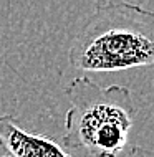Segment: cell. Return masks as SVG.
I'll list each match as a JSON object with an SVG mask.
<instances>
[{
  "label": "cell",
  "instance_id": "obj_5",
  "mask_svg": "<svg viewBox=\"0 0 154 157\" xmlns=\"http://www.w3.org/2000/svg\"><path fill=\"white\" fill-rule=\"evenodd\" d=\"M0 157H3V154H2V152H0Z\"/></svg>",
  "mask_w": 154,
  "mask_h": 157
},
{
  "label": "cell",
  "instance_id": "obj_3",
  "mask_svg": "<svg viewBox=\"0 0 154 157\" xmlns=\"http://www.w3.org/2000/svg\"><path fill=\"white\" fill-rule=\"evenodd\" d=\"M0 152L3 157H71L50 137L25 131L10 114L0 116Z\"/></svg>",
  "mask_w": 154,
  "mask_h": 157
},
{
  "label": "cell",
  "instance_id": "obj_1",
  "mask_svg": "<svg viewBox=\"0 0 154 157\" xmlns=\"http://www.w3.org/2000/svg\"><path fill=\"white\" fill-rule=\"evenodd\" d=\"M81 71H121L154 66V12L129 2L98 5L68 52Z\"/></svg>",
  "mask_w": 154,
  "mask_h": 157
},
{
  "label": "cell",
  "instance_id": "obj_2",
  "mask_svg": "<svg viewBox=\"0 0 154 157\" xmlns=\"http://www.w3.org/2000/svg\"><path fill=\"white\" fill-rule=\"evenodd\" d=\"M65 147H80L93 157H118L134 121V101L124 86H98L86 76L68 84Z\"/></svg>",
  "mask_w": 154,
  "mask_h": 157
},
{
  "label": "cell",
  "instance_id": "obj_4",
  "mask_svg": "<svg viewBox=\"0 0 154 157\" xmlns=\"http://www.w3.org/2000/svg\"><path fill=\"white\" fill-rule=\"evenodd\" d=\"M124 157H154L151 152H148L146 149H143V147H138V146H134L132 149L128 152V154Z\"/></svg>",
  "mask_w": 154,
  "mask_h": 157
}]
</instances>
